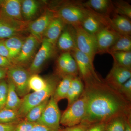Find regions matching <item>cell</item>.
<instances>
[{
    "label": "cell",
    "mask_w": 131,
    "mask_h": 131,
    "mask_svg": "<svg viewBox=\"0 0 131 131\" xmlns=\"http://www.w3.org/2000/svg\"><path fill=\"white\" fill-rule=\"evenodd\" d=\"M101 82L86 83L88 90L83 93L86 101V113L81 123L91 126L127 115V106L124 100L114 93L106 90V86Z\"/></svg>",
    "instance_id": "obj_1"
},
{
    "label": "cell",
    "mask_w": 131,
    "mask_h": 131,
    "mask_svg": "<svg viewBox=\"0 0 131 131\" xmlns=\"http://www.w3.org/2000/svg\"><path fill=\"white\" fill-rule=\"evenodd\" d=\"M20 0H2L0 20L21 32L27 30L29 23L24 21Z\"/></svg>",
    "instance_id": "obj_2"
},
{
    "label": "cell",
    "mask_w": 131,
    "mask_h": 131,
    "mask_svg": "<svg viewBox=\"0 0 131 131\" xmlns=\"http://www.w3.org/2000/svg\"><path fill=\"white\" fill-rule=\"evenodd\" d=\"M57 84L56 80L48 78L46 86L44 89L34 91L24 96L22 99L21 106L17 111L19 118H25L31 108L49 100L54 94Z\"/></svg>",
    "instance_id": "obj_3"
},
{
    "label": "cell",
    "mask_w": 131,
    "mask_h": 131,
    "mask_svg": "<svg viewBox=\"0 0 131 131\" xmlns=\"http://www.w3.org/2000/svg\"><path fill=\"white\" fill-rule=\"evenodd\" d=\"M89 11L82 5L70 3L61 6L55 12L56 16L61 19L66 24L73 26L81 25Z\"/></svg>",
    "instance_id": "obj_4"
},
{
    "label": "cell",
    "mask_w": 131,
    "mask_h": 131,
    "mask_svg": "<svg viewBox=\"0 0 131 131\" xmlns=\"http://www.w3.org/2000/svg\"><path fill=\"white\" fill-rule=\"evenodd\" d=\"M77 49L93 62L95 57L98 54L95 35L87 32L81 25L73 26Z\"/></svg>",
    "instance_id": "obj_5"
},
{
    "label": "cell",
    "mask_w": 131,
    "mask_h": 131,
    "mask_svg": "<svg viewBox=\"0 0 131 131\" xmlns=\"http://www.w3.org/2000/svg\"><path fill=\"white\" fill-rule=\"evenodd\" d=\"M86 96L83 93L79 99L68 106L61 116L60 124L70 127L81 123L86 110Z\"/></svg>",
    "instance_id": "obj_6"
},
{
    "label": "cell",
    "mask_w": 131,
    "mask_h": 131,
    "mask_svg": "<svg viewBox=\"0 0 131 131\" xmlns=\"http://www.w3.org/2000/svg\"><path fill=\"white\" fill-rule=\"evenodd\" d=\"M31 75L28 70L21 66L13 65L8 68V79L14 85L19 96L24 97L29 93L28 82Z\"/></svg>",
    "instance_id": "obj_7"
},
{
    "label": "cell",
    "mask_w": 131,
    "mask_h": 131,
    "mask_svg": "<svg viewBox=\"0 0 131 131\" xmlns=\"http://www.w3.org/2000/svg\"><path fill=\"white\" fill-rule=\"evenodd\" d=\"M70 53L76 62L78 72L86 83L93 81L101 82L95 73L93 61L86 55L77 48Z\"/></svg>",
    "instance_id": "obj_8"
},
{
    "label": "cell",
    "mask_w": 131,
    "mask_h": 131,
    "mask_svg": "<svg viewBox=\"0 0 131 131\" xmlns=\"http://www.w3.org/2000/svg\"><path fill=\"white\" fill-rule=\"evenodd\" d=\"M57 103L52 95L49 100L40 118L36 123L55 130H61V115Z\"/></svg>",
    "instance_id": "obj_9"
},
{
    "label": "cell",
    "mask_w": 131,
    "mask_h": 131,
    "mask_svg": "<svg viewBox=\"0 0 131 131\" xmlns=\"http://www.w3.org/2000/svg\"><path fill=\"white\" fill-rule=\"evenodd\" d=\"M40 43L36 38L31 34L26 38L20 53L12 62L13 65L24 68V66L31 63Z\"/></svg>",
    "instance_id": "obj_10"
},
{
    "label": "cell",
    "mask_w": 131,
    "mask_h": 131,
    "mask_svg": "<svg viewBox=\"0 0 131 131\" xmlns=\"http://www.w3.org/2000/svg\"><path fill=\"white\" fill-rule=\"evenodd\" d=\"M56 46L44 38L39 50L35 54L28 70L31 75L37 74L43 66L51 58L55 51Z\"/></svg>",
    "instance_id": "obj_11"
},
{
    "label": "cell",
    "mask_w": 131,
    "mask_h": 131,
    "mask_svg": "<svg viewBox=\"0 0 131 131\" xmlns=\"http://www.w3.org/2000/svg\"><path fill=\"white\" fill-rule=\"evenodd\" d=\"M56 16L55 10L47 8L37 19L29 23L27 30L31 35L42 42L48 26Z\"/></svg>",
    "instance_id": "obj_12"
},
{
    "label": "cell",
    "mask_w": 131,
    "mask_h": 131,
    "mask_svg": "<svg viewBox=\"0 0 131 131\" xmlns=\"http://www.w3.org/2000/svg\"><path fill=\"white\" fill-rule=\"evenodd\" d=\"M88 14L82 22L83 28L87 32L95 35L103 27L110 26L109 18L89 9Z\"/></svg>",
    "instance_id": "obj_13"
},
{
    "label": "cell",
    "mask_w": 131,
    "mask_h": 131,
    "mask_svg": "<svg viewBox=\"0 0 131 131\" xmlns=\"http://www.w3.org/2000/svg\"><path fill=\"white\" fill-rule=\"evenodd\" d=\"M110 26L101 29L95 35L98 53H108L120 36Z\"/></svg>",
    "instance_id": "obj_14"
},
{
    "label": "cell",
    "mask_w": 131,
    "mask_h": 131,
    "mask_svg": "<svg viewBox=\"0 0 131 131\" xmlns=\"http://www.w3.org/2000/svg\"><path fill=\"white\" fill-rule=\"evenodd\" d=\"M131 77V70L121 67L114 63L113 68L106 77V83L117 91L121 86Z\"/></svg>",
    "instance_id": "obj_15"
},
{
    "label": "cell",
    "mask_w": 131,
    "mask_h": 131,
    "mask_svg": "<svg viewBox=\"0 0 131 131\" xmlns=\"http://www.w3.org/2000/svg\"><path fill=\"white\" fill-rule=\"evenodd\" d=\"M65 25L61 19L56 16L48 26L43 39L56 46L59 38L65 28Z\"/></svg>",
    "instance_id": "obj_16"
},
{
    "label": "cell",
    "mask_w": 131,
    "mask_h": 131,
    "mask_svg": "<svg viewBox=\"0 0 131 131\" xmlns=\"http://www.w3.org/2000/svg\"><path fill=\"white\" fill-rule=\"evenodd\" d=\"M131 19L122 15L115 14L112 18H109L110 26L121 35L130 36Z\"/></svg>",
    "instance_id": "obj_17"
},
{
    "label": "cell",
    "mask_w": 131,
    "mask_h": 131,
    "mask_svg": "<svg viewBox=\"0 0 131 131\" xmlns=\"http://www.w3.org/2000/svg\"><path fill=\"white\" fill-rule=\"evenodd\" d=\"M72 27L70 29L64 28L57 42L59 49L64 52H70L77 48L74 30Z\"/></svg>",
    "instance_id": "obj_18"
},
{
    "label": "cell",
    "mask_w": 131,
    "mask_h": 131,
    "mask_svg": "<svg viewBox=\"0 0 131 131\" xmlns=\"http://www.w3.org/2000/svg\"><path fill=\"white\" fill-rule=\"evenodd\" d=\"M41 3L35 0L21 1V11L24 21L29 23L37 15L41 8Z\"/></svg>",
    "instance_id": "obj_19"
},
{
    "label": "cell",
    "mask_w": 131,
    "mask_h": 131,
    "mask_svg": "<svg viewBox=\"0 0 131 131\" xmlns=\"http://www.w3.org/2000/svg\"><path fill=\"white\" fill-rule=\"evenodd\" d=\"M25 39L19 35L4 40V43L9 52V59L12 62L20 53Z\"/></svg>",
    "instance_id": "obj_20"
},
{
    "label": "cell",
    "mask_w": 131,
    "mask_h": 131,
    "mask_svg": "<svg viewBox=\"0 0 131 131\" xmlns=\"http://www.w3.org/2000/svg\"><path fill=\"white\" fill-rule=\"evenodd\" d=\"M83 90L84 86L81 78L77 76L73 78L66 97L68 101V106L80 98Z\"/></svg>",
    "instance_id": "obj_21"
},
{
    "label": "cell",
    "mask_w": 131,
    "mask_h": 131,
    "mask_svg": "<svg viewBox=\"0 0 131 131\" xmlns=\"http://www.w3.org/2000/svg\"><path fill=\"white\" fill-rule=\"evenodd\" d=\"M84 7L96 13H107L113 9L112 2L109 0H89L83 3Z\"/></svg>",
    "instance_id": "obj_22"
},
{
    "label": "cell",
    "mask_w": 131,
    "mask_h": 131,
    "mask_svg": "<svg viewBox=\"0 0 131 131\" xmlns=\"http://www.w3.org/2000/svg\"><path fill=\"white\" fill-rule=\"evenodd\" d=\"M8 91L5 108L18 111L21 106L22 99L19 97L12 82L8 79Z\"/></svg>",
    "instance_id": "obj_23"
},
{
    "label": "cell",
    "mask_w": 131,
    "mask_h": 131,
    "mask_svg": "<svg viewBox=\"0 0 131 131\" xmlns=\"http://www.w3.org/2000/svg\"><path fill=\"white\" fill-rule=\"evenodd\" d=\"M73 77L67 75L63 77L62 80L57 85L53 95V96L57 102L64 98H66L67 93Z\"/></svg>",
    "instance_id": "obj_24"
},
{
    "label": "cell",
    "mask_w": 131,
    "mask_h": 131,
    "mask_svg": "<svg viewBox=\"0 0 131 131\" xmlns=\"http://www.w3.org/2000/svg\"><path fill=\"white\" fill-rule=\"evenodd\" d=\"M112 56L117 65L131 70V51H115L108 53Z\"/></svg>",
    "instance_id": "obj_25"
},
{
    "label": "cell",
    "mask_w": 131,
    "mask_h": 131,
    "mask_svg": "<svg viewBox=\"0 0 131 131\" xmlns=\"http://www.w3.org/2000/svg\"><path fill=\"white\" fill-rule=\"evenodd\" d=\"M115 51H131V36L120 35L108 53Z\"/></svg>",
    "instance_id": "obj_26"
},
{
    "label": "cell",
    "mask_w": 131,
    "mask_h": 131,
    "mask_svg": "<svg viewBox=\"0 0 131 131\" xmlns=\"http://www.w3.org/2000/svg\"><path fill=\"white\" fill-rule=\"evenodd\" d=\"M19 119L17 111L5 108L0 110V124H18Z\"/></svg>",
    "instance_id": "obj_27"
},
{
    "label": "cell",
    "mask_w": 131,
    "mask_h": 131,
    "mask_svg": "<svg viewBox=\"0 0 131 131\" xmlns=\"http://www.w3.org/2000/svg\"><path fill=\"white\" fill-rule=\"evenodd\" d=\"M49 100H46L39 105L31 108L24 118V120L29 122L36 123L42 115Z\"/></svg>",
    "instance_id": "obj_28"
},
{
    "label": "cell",
    "mask_w": 131,
    "mask_h": 131,
    "mask_svg": "<svg viewBox=\"0 0 131 131\" xmlns=\"http://www.w3.org/2000/svg\"><path fill=\"white\" fill-rule=\"evenodd\" d=\"M47 79L45 80L37 74L31 75L28 82L29 89L34 91L42 90L46 86Z\"/></svg>",
    "instance_id": "obj_29"
},
{
    "label": "cell",
    "mask_w": 131,
    "mask_h": 131,
    "mask_svg": "<svg viewBox=\"0 0 131 131\" xmlns=\"http://www.w3.org/2000/svg\"><path fill=\"white\" fill-rule=\"evenodd\" d=\"M115 14L122 15L131 18V6L130 4L124 1H117L113 2Z\"/></svg>",
    "instance_id": "obj_30"
},
{
    "label": "cell",
    "mask_w": 131,
    "mask_h": 131,
    "mask_svg": "<svg viewBox=\"0 0 131 131\" xmlns=\"http://www.w3.org/2000/svg\"><path fill=\"white\" fill-rule=\"evenodd\" d=\"M126 116H118L107 123L105 131H124Z\"/></svg>",
    "instance_id": "obj_31"
},
{
    "label": "cell",
    "mask_w": 131,
    "mask_h": 131,
    "mask_svg": "<svg viewBox=\"0 0 131 131\" xmlns=\"http://www.w3.org/2000/svg\"><path fill=\"white\" fill-rule=\"evenodd\" d=\"M20 31L13 28L0 20V40H3L15 35H19Z\"/></svg>",
    "instance_id": "obj_32"
},
{
    "label": "cell",
    "mask_w": 131,
    "mask_h": 131,
    "mask_svg": "<svg viewBox=\"0 0 131 131\" xmlns=\"http://www.w3.org/2000/svg\"><path fill=\"white\" fill-rule=\"evenodd\" d=\"M78 73V68L76 62L72 56L70 52H69L67 58V65L64 73V76L69 75L73 77H76L77 76Z\"/></svg>",
    "instance_id": "obj_33"
},
{
    "label": "cell",
    "mask_w": 131,
    "mask_h": 131,
    "mask_svg": "<svg viewBox=\"0 0 131 131\" xmlns=\"http://www.w3.org/2000/svg\"><path fill=\"white\" fill-rule=\"evenodd\" d=\"M8 91V83L5 80H0V110L5 107Z\"/></svg>",
    "instance_id": "obj_34"
},
{
    "label": "cell",
    "mask_w": 131,
    "mask_h": 131,
    "mask_svg": "<svg viewBox=\"0 0 131 131\" xmlns=\"http://www.w3.org/2000/svg\"><path fill=\"white\" fill-rule=\"evenodd\" d=\"M68 52H63L59 57L57 61V73L59 75L62 77L64 76V73L67 65Z\"/></svg>",
    "instance_id": "obj_35"
},
{
    "label": "cell",
    "mask_w": 131,
    "mask_h": 131,
    "mask_svg": "<svg viewBox=\"0 0 131 131\" xmlns=\"http://www.w3.org/2000/svg\"><path fill=\"white\" fill-rule=\"evenodd\" d=\"M122 96L130 101L131 98V78L122 84L117 91Z\"/></svg>",
    "instance_id": "obj_36"
},
{
    "label": "cell",
    "mask_w": 131,
    "mask_h": 131,
    "mask_svg": "<svg viewBox=\"0 0 131 131\" xmlns=\"http://www.w3.org/2000/svg\"><path fill=\"white\" fill-rule=\"evenodd\" d=\"M37 123L27 121L24 119L16 125L14 131H31Z\"/></svg>",
    "instance_id": "obj_37"
},
{
    "label": "cell",
    "mask_w": 131,
    "mask_h": 131,
    "mask_svg": "<svg viewBox=\"0 0 131 131\" xmlns=\"http://www.w3.org/2000/svg\"><path fill=\"white\" fill-rule=\"evenodd\" d=\"M90 126L83 123H80L74 126L67 127L59 131H86Z\"/></svg>",
    "instance_id": "obj_38"
},
{
    "label": "cell",
    "mask_w": 131,
    "mask_h": 131,
    "mask_svg": "<svg viewBox=\"0 0 131 131\" xmlns=\"http://www.w3.org/2000/svg\"><path fill=\"white\" fill-rule=\"evenodd\" d=\"M107 122H100L91 125L86 131H105Z\"/></svg>",
    "instance_id": "obj_39"
},
{
    "label": "cell",
    "mask_w": 131,
    "mask_h": 131,
    "mask_svg": "<svg viewBox=\"0 0 131 131\" xmlns=\"http://www.w3.org/2000/svg\"><path fill=\"white\" fill-rule=\"evenodd\" d=\"M13 65L12 61L9 59L0 56V68L8 69Z\"/></svg>",
    "instance_id": "obj_40"
},
{
    "label": "cell",
    "mask_w": 131,
    "mask_h": 131,
    "mask_svg": "<svg viewBox=\"0 0 131 131\" xmlns=\"http://www.w3.org/2000/svg\"><path fill=\"white\" fill-rule=\"evenodd\" d=\"M0 56L7 58L10 60L9 52L4 43V40H0Z\"/></svg>",
    "instance_id": "obj_41"
},
{
    "label": "cell",
    "mask_w": 131,
    "mask_h": 131,
    "mask_svg": "<svg viewBox=\"0 0 131 131\" xmlns=\"http://www.w3.org/2000/svg\"><path fill=\"white\" fill-rule=\"evenodd\" d=\"M18 124H0V131H14Z\"/></svg>",
    "instance_id": "obj_42"
},
{
    "label": "cell",
    "mask_w": 131,
    "mask_h": 131,
    "mask_svg": "<svg viewBox=\"0 0 131 131\" xmlns=\"http://www.w3.org/2000/svg\"><path fill=\"white\" fill-rule=\"evenodd\" d=\"M31 131H58L55 130H52V129H50L42 125H39L37 124L35 125V126L32 129Z\"/></svg>",
    "instance_id": "obj_43"
},
{
    "label": "cell",
    "mask_w": 131,
    "mask_h": 131,
    "mask_svg": "<svg viewBox=\"0 0 131 131\" xmlns=\"http://www.w3.org/2000/svg\"><path fill=\"white\" fill-rule=\"evenodd\" d=\"M124 131H131L130 119L129 117H126L125 119Z\"/></svg>",
    "instance_id": "obj_44"
},
{
    "label": "cell",
    "mask_w": 131,
    "mask_h": 131,
    "mask_svg": "<svg viewBox=\"0 0 131 131\" xmlns=\"http://www.w3.org/2000/svg\"><path fill=\"white\" fill-rule=\"evenodd\" d=\"M7 69L0 68V80L5 79L7 75Z\"/></svg>",
    "instance_id": "obj_45"
},
{
    "label": "cell",
    "mask_w": 131,
    "mask_h": 131,
    "mask_svg": "<svg viewBox=\"0 0 131 131\" xmlns=\"http://www.w3.org/2000/svg\"><path fill=\"white\" fill-rule=\"evenodd\" d=\"M1 1L2 0H0V6H1Z\"/></svg>",
    "instance_id": "obj_46"
}]
</instances>
